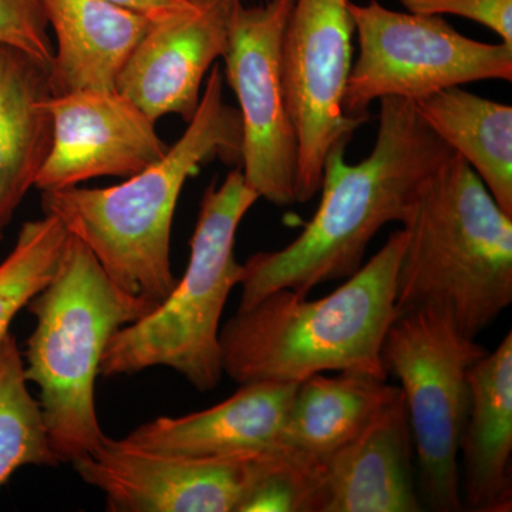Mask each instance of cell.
<instances>
[{
    "mask_svg": "<svg viewBox=\"0 0 512 512\" xmlns=\"http://www.w3.org/2000/svg\"><path fill=\"white\" fill-rule=\"evenodd\" d=\"M379 101L372 153L349 164L348 144L330 150L318 210L291 244L258 252L242 264L238 309L279 289L308 296L316 286L355 274L377 232L390 222L403 224L421 183L453 154L421 119L414 101Z\"/></svg>",
    "mask_w": 512,
    "mask_h": 512,
    "instance_id": "cell-1",
    "label": "cell"
},
{
    "mask_svg": "<svg viewBox=\"0 0 512 512\" xmlns=\"http://www.w3.org/2000/svg\"><path fill=\"white\" fill-rule=\"evenodd\" d=\"M241 157V120L214 64L200 106L163 157L124 183L42 192L45 214L82 241L120 291L156 309L173 291L171 229L184 185L214 158Z\"/></svg>",
    "mask_w": 512,
    "mask_h": 512,
    "instance_id": "cell-2",
    "label": "cell"
},
{
    "mask_svg": "<svg viewBox=\"0 0 512 512\" xmlns=\"http://www.w3.org/2000/svg\"><path fill=\"white\" fill-rule=\"evenodd\" d=\"M406 245L394 231L366 265L325 298L292 289L238 309L220 332L224 375L239 384L301 383L325 372L387 379L382 348L396 319L397 275Z\"/></svg>",
    "mask_w": 512,
    "mask_h": 512,
    "instance_id": "cell-3",
    "label": "cell"
},
{
    "mask_svg": "<svg viewBox=\"0 0 512 512\" xmlns=\"http://www.w3.org/2000/svg\"><path fill=\"white\" fill-rule=\"evenodd\" d=\"M403 228L397 315L440 309L477 339L512 303V217L453 153L421 183Z\"/></svg>",
    "mask_w": 512,
    "mask_h": 512,
    "instance_id": "cell-4",
    "label": "cell"
},
{
    "mask_svg": "<svg viewBox=\"0 0 512 512\" xmlns=\"http://www.w3.org/2000/svg\"><path fill=\"white\" fill-rule=\"evenodd\" d=\"M28 309L36 325L23 353L25 376L39 387L53 453L59 463H73L107 437L96 409V380L107 343L154 309L120 291L73 235L52 282Z\"/></svg>",
    "mask_w": 512,
    "mask_h": 512,
    "instance_id": "cell-5",
    "label": "cell"
},
{
    "mask_svg": "<svg viewBox=\"0 0 512 512\" xmlns=\"http://www.w3.org/2000/svg\"><path fill=\"white\" fill-rule=\"evenodd\" d=\"M259 200L235 168L202 197L183 278L153 312L111 336L100 375L130 376L168 367L205 393L220 384L221 316L229 293L239 285L242 264L235 258L239 224Z\"/></svg>",
    "mask_w": 512,
    "mask_h": 512,
    "instance_id": "cell-6",
    "label": "cell"
},
{
    "mask_svg": "<svg viewBox=\"0 0 512 512\" xmlns=\"http://www.w3.org/2000/svg\"><path fill=\"white\" fill-rule=\"evenodd\" d=\"M487 353L436 308L397 315L384 338L383 365L402 384L419 463L420 500L430 510L464 508L460 446L470 409L468 372Z\"/></svg>",
    "mask_w": 512,
    "mask_h": 512,
    "instance_id": "cell-7",
    "label": "cell"
},
{
    "mask_svg": "<svg viewBox=\"0 0 512 512\" xmlns=\"http://www.w3.org/2000/svg\"><path fill=\"white\" fill-rule=\"evenodd\" d=\"M359 57L352 64L343 107L366 119L386 97L417 101L483 80L512 82V46L458 33L443 16L396 12L376 0L349 3Z\"/></svg>",
    "mask_w": 512,
    "mask_h": 512,
    "instance_id": "cell-8",
    "label": "cell"
},
{
    "mask_svg": "<svg viewBox=\"0 0 512 512\" xmlns=\"http://www.w3.org/2000/svg\"><path fill=\"white\" fill-rule=\"evenodd\" d=\"M293 0L234 2L224 79L238 100L241 171L259 200L296 202L298 136L286 101L282 45Z\"/></svg>",
    "mask_w": 512,
    "mask_h": 512,
    "instance_id": "cell-9",
    "label": "cell"
},
{
    "mask_svg": "<svg viewBox=\"0 0 512 512\" xmlns=\"http://www.w3.org/2000/svg\"><path fill=\"white\" fill-rule=\"evenodd\" d=\"M350 0H293L282 45L286 101L298 136L296 202L318 194L332 148L349 144L366 119L343 107L355 25Z\"/></svg>",
    "mask_w": 512,
    "mask_h": 512,
    "instance_id": "cell-10",
    "label": "cell"
},
{
    "mask_svg": "<svg viewBox=\"0 0 512 512\" xmlns=\"http://www.w3.org/2000/svg\"><path fill=\"white\" fill-rule=\"evenodd\" d=\"M268 456H168L107 436L72 464L84 483L104 494L107 511L238 512Z\"/></svg>",
    "mask_w": 512,
    "mask_h": 512,
    "instance_id": "cell-11",
    "label": "cell"
},
{
    "mask_svg": "<svg viewBox=\"0 0 512 512\" xmlns=\"http://www.w3.org/2000/svg\"><path fill=\"white\" fill-rule=\"evenodd\" d=\"M52 144L35 188L76 187L101 177L140 173L168 150L156 121L117 90L52 94Z\"/></svg>",
    "mask_w": 512,
    "mask_h": 512,
    "instance_id": "cell-12",
    "label": "cell"
},
{
    "mask_svg": "<svg viewBox=\"0 0 512 512\" xmlns=\"http://www.w3.org/2000/svg\"><path fill=\"white\" fill-rule=\"evenodd\" d=\"M232 3L195 5L151 23L117 77V92L156 123L170 114L188 123L200 106L205 76L227 50Z\"/></svg>",
    "mask_w": 512,
    "mask_h": 512,
    "instance_id": "cell-13",
    "label": "cell"
},
{
    "mask_svg": "<svg viewBox=\"0 0 512 512\" xmlns=\"http://www.w3.org/2000/svg\"><path fill=\"white\" fill-rule=\"evenodd\" d=\"M413 436L402 389L322 464L318 512H419Z\"/></svg>",
    "mask_w": 512,
    "mask_h": 512,
    "instance_id": "cell-14",
    "label": "cell"
},
{
    "mask_svg": "<svg viewBox=\"0 0 512 512\" xmlns=\"http://www.w3.org/2000/svg\"><path fill=\"white\" fill-rule=\"evenodd\" d=\"M299 383L241 384L217 406L181 417H158L128 433L140 450L181 457H228L271 453L278 447Z\"/></svg>",
    "mask_w": 512,
    "mask_h": 512,
    "instance_id": "cell-15",
    "label": "cell"
},
{
    "mask_svg": "<svg viewBox=\"0 0 512 512\" xmlns=\"http://www.w3.org/2000/svg\"><path fill=\"white\" fill-rule=\"evenodd\" d=\"M470 409L460 456L461 497L468 510L507 512L512 507V333L468 372Z\"/></svg>",
    "mask_w": 512,
    "mask_h": 512,
    "instance_id": "cell-16",
    "label": "cell"
},
{
    "mask_svg": "<svg viewBox=\"0 0 512 512\" xmlns=\"http://www.w3.org/2000/svg\"><path fill=\"white\" fill-rule=\"evenodd\" d=\"M53 30L52 94L116 90L117 77L151 20L107 0H40Z\"/></svg>",
    "mask_w": 512,
    "mask_h": 512,
    "instance_id": "cell-17",
    "label": "cell"
},
{
    "mask_svg": "<svg viewBox=\"0 0 512 512\" xmlns=\"http://www.w3.org/2000/svg\"><path fill=\"white\" fill-rule=\"evenodd\" d=\"M400 387L365 373H323L298 384L275 451L303 466H322L356 439Z\"/></svg>",
    "mask_w": 512,
    "mask_h": 512,
    "instance_id": "cell-18",
    "label": "cell"
},
{
    "mask_svg": "<svg viewBox=\"0 0 512 512\" xmlns=\"http://www.w3.org/2000/svg\"><path fill=\"white\" fill-rule=\"evenodd\" d=\"M50 96L47 70L25 53L0 46V241L49 154Z\"/></svg>",
    "mask_w": 512,
    "mask_h": 512,
    "instance_id": "cell-19",
    "label": "cell"
},
{
    "mask_svg": "<svg viewBox=\"0 0 512 512\" xmlns=\"http://www.w3.org/2000/svg\"><path fill=\"white\" fill-rule=\"evenodd\" d=\"M421 119L480 177L512 217V107L450 87L414 101Z\"/></svg>",
    "mask_w": 512,
    "mask_h": 512,
    "instance_id": "cell-20",
    "label": "cell"
},
{
    "mask_svg": "<svg viewBox=\"0 0 512 512\" xmlns=\"http://www.w3.org/2000/svg\"><path fill=\"white\" fill-rule=\"evenodd\" d=\"M18 340H0V487L20 467L56 466L42 406L29 392Z\"/></svg>",
    "mask_w": 512,
    "mask_h": 512,
    "instance_id": "cell-21",
    "label": "cell"
},
{
    "mask_svg": "<svg viewBox=\"0 0 512 512\" xmlns=\"http://www.w3.org/2000/svg\"><path fill=\"white\" fill-rule=\"evenodd\" d=\"M69 237L50 214L22 225L15 247L0 264V340L15 316L52 282Z\"/></svg>",
    "mask_w": 512,
    "mask_h": 512,
    "instance_id": "cell-22",
    "label": "cell"
},
{
    "mask_svg": "<svg viewBox=\"0 0 512 512\" xmlns=\"http://www.w3.org/2000/svg\"><path fill=\"white\" fill-rule=\"evenodd\" d=\"M0 46L25 53L49 72L55 46L40 0H0Z\"/></svg>",
    "mask_w": 512,
    "mask_h": 512,
    "instance_id": "cell-23",
    "label": "cell"
},
{
    "mask_svg": "<svg viewBox=\"0 0 512 512\" xmlns=\"http://www.w3.org/2000/svg\"><path fill=\"white\" fill-rule=\"evenodd\" d=\"M407 12L473 20L512 46V0H399Z\"/></svg>",
    "mask_w": 512,
    "mask_h": 512,
    "instance_id": "cell-24",
    "label": "cell"
},
{
    "mask_svg": "<svg viewBox=\"0 0 512 512\" xmlns=\"http://www.w3.org/2000/svg\"><path fill=\"white\" fill-rule=\"evenodd\" d=\"M107 2L146 16L151 22L180 15L195 6L187 0H107Z\"/></svg>",
    "mask_w": 512,
    "mask_h": 512,
    "instance_id": "cell-25",
    "label": "cell"
},
{
    "mask_svg": "<svg viewBox=\"0 0 512 512\" xmlns=\"http://www.w3.org/2000/svg\"><path fill=\"white\" fill-rule=\"evenodd\" d=\"M187 2L194 3V5H204V3L220 2V0H187ZM227 2L255 3L262 2V0H227Z\"/></svg>",
    "mask_w": 512,
    "mask_h": 512,
    "instance_id": "cell-26",
    "label": "cell"
}]
</instances>
